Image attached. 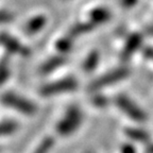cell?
<instances>
[{
	"mask_svg": "<svg viewBox=\"0 0 153 153\" xmlns=\"http://www.w3.org/2000/svg\"><path fill=\"white\" fill-rule=\"evenodd\" d=\"M83 113L78 105H70L55 126V132L62 137H69L76 133L83 122Z\"/></svg>",
	"mask_w": 153,
	"mask_h": 153,
	"instance_id": "6da1fadb",
	"label": "cell"
},
{
	"mask_svg": "<svg viewBox=\"0 0 153 153\" xmlns=\"http://www.w3.org/2000/svg\"><path fill=\"white\" fill-rule=\"evenodd\" d=\"M0 101L3 105L26 116H33L37 113V106L35 103L13 91L2 94L0 97Z\"/></svg>",
	"mask_w": 153,
	"mask_h": 153,
	"instance_id": "7a4b0ae2",
	"label": "cell"
},
{
	"mask_svg": "<svg viewBox=\"0 0 153 153\" xmlns=\"http://www.w3.org/2000/svg\"><path fill=\"white\" fill-rule=\"evenodd\" d=\"M131 71L127 67H119L114 70L106 72V74H102L99 76L98 79L94 80L88 86V91L91 93H97V91H101V89L112 86L113 84H116L118 82H121L129 78Z\"/></svg>",
	"mask_w": 153,
	"mask_h": 153,
	"instance_id": "3957f363",
	"label": "cell"
},
{
	"mask_svg": "<svg viewBox=\"0 0 153 153\" xmlns=\"http://www.w3.org/2000/svg\"><path fill=\"white\" fill-rule=\"evenodd\" d=\"M78 87H79V82L72 76H69V78L56 80L54 82H50L44 85L39 89V95L45 98H49V97H54L65 93L74 91Z\"/></svg>",
	"mask_w": 153,
	"mask_h": 153,
	"instance_id": "277c9868",
	"label": "cell"
},
{
	"mask_svg": "<svg viewBox=\"0 0 153 153\" xmlns=\"http://www.w3.org/2000/svg\"><path fill=\"white\" fill-rule=\"evenodd\" d=\"M115 105L126 116L131 118L136 122H145L147 120V115L131 98L124 95H118L114 99Z\"/></svg>",
	"mask_w": 153,
	"mask_h": 153,
	"instance_id": "5b68a950",
	"label": "cell"
},
{
	"mask_svg": "<svg viewBox=\"0 0 153 153\" xmlns=\"http://www.w3.org/2000/svg\"><path fill=\"white\" fill-rule=\"evenodd\" d=\"M0 45L2 46L7 52L12 53V54H18L22 55V56H28L30 54L29 48L22 45L14 36L4 33V32L0 33Z\"/></svg>",
	"mask_w": 153,
	"mask_h": 153,
	"instance_id": "8992f818",
	"label": "cell"
},
{
	"mask_svg": "<svg viewBox=\"0 0 153 153\" xmlns=\"http://www.w3.org/2000/svg\"><path fill=\"white\" fill-rule=\"evenodd\" d=\"M141 44H143V35L139 33H132L128 37L127 42H126L123 48H122V60L127 61L131 56H133L139 50V48L141 47Z\"/></svg>",
	"mask_w": 153,
	"mask_h": 153,
	"instance_id": "52a82bcc",
	"label": "cell"
},
{
	"mask_svg": "<svg viewBox=\"0 0 153 153\" xmlns=\"http://www.w3.org/2000/svg\"><path fill=\"white\" fill-rule=\"evenodd\" d=\"M46 24H47V16L46 15H36L26 22L24 27L25 32L28 35H34L41 31L42 29L45 28Z\"/></svg>",
	"mask_w": 153,
	"mask_h": 153,
	"instance_id": "ba28073f",
	"label": "cell"
},
{
	"mask_svg": "<svg viewBox=\"0 0 153 153\" xmlns=\"http://www.w3.org/2000/svg\"><path fill=\"white\" fill-rule=\"evenodd\" d=\"M111 17L112 14L106 7H95L89 12V22L96 27L108 22Z\"/></svg>",
	"mask_w": 153,
	"mask_h": 153,
	"instance_id": "9c48e42d",
	"label": "cell"
},
{
	"mask_svg": "<svg viewBox=\"0 0 153 153\" xmlns=\"http://www.w3.org/2000/svg\"><path fill=\"white\" fill-rule=\"evenodd\" d=\"M66 63V59L63 55H55L50 59H48L45 63H43V65L39 68V71L43 74H49L51 72L55 71L56 69L61 68L63 65Z\"/></svg>",
	"mask_w": 153,
	"mask_h": 153,
	"instance_id": "30bf717a",
	"label": "cell"
},
{
	"mask_svg": "<svg viewBox=\"0 0 153 153\" xmlns=\"http://www.w3.org/2000/svg\"><path fill=\"white\" fill-rule=\"evenodd\" d=\"M99 62H100V53L97 50H93L84 59L81 66L82 71L86 72V74L93 72L99 65Z\"/></svg>",
	"mask_w": 153,
	"mask_h": 153,
	"instance_id": "8fae6325",
	"label": "cell"
},
{
	"mask_svg": "<svg viewBox=\"0 0 153 153\" xmlns=\"http://www.w3.org/2000/svg\"><path fill=\"white\" fill-rule=\"evenodd\" d=\"M95 28L93 24L91 22H78V24L74 25V26L70 28L69 30V34L68 35L71 36L72 38L74 37H79V36H82L84 34H87L89 33L91 31H93V29Z\"/></svg>",
	"mask_w": 153,
	"mask_h": 153,
	"instance_id": "7c38bea8",
	"label": "cell"
},
{
	"mask_svg": "<svg viewBox=\"0 0 153 153\" xmlns=\"http://www.w3.org/2000/svg\"><path fill=\"white\" fill-rule=\"evenodd\" d=\"M124 133L130 139L138 143H148L150 139V135L148 132L143 131L141 129H134V128H129L124 130Z\"/></svg>",
	"mask_w": 153,
	"mask_h": 153,
	"instance_id": "4fadbf2b",
	"label": "cell"
},
{
	"mask_svg": "<svg viewBox=\"0 0 153 153\" xmlns=\"http://www.w3.org/2000/svg\"><path fill=\"white\" fill-rule=\"evenodd\" d=\"M72 48H74V38L69 35L62 36L55 42V49L60 52V55L71 52Z\"/></svg>",
	"mask_w": 153,
	"mask_h": 153,
	"instance_id": "5bb4252c",
	"label": "cell"
},
{
	"mask_svg": "<svg viewBox=\"0 0 153 153\" xmlns=\"http://www.w3.org/2000/svg\"><path fill=\"white\" fill-rule=\"evenodd\" d=\"M53 146H54V139L50 136H47L38 143L33 153H49Z\"/></svg>",
	"mask_w": 153,
	"mask_h": 153,
	"instance_id": "9a60e30c",
	"label": "cell"
},
{
	"mask_svg": "<svg viewBox=\"0 0 153 153\" xmlns=\"http://www.w3.org/2000/svg\"><path fill=\"white\" fill-rule=\"evenodd\" d=\"M18 129V124L14 121H2L0 122V136L11 135L15 133Z\"/></svg>",
	"mask_w": 153,
	"mask_h": 153,
	"instance_id": "2e32d148",
	"label": "cell"
},
{
	"mask_svg": "<svg viewBox=\"0 0 153 153\" xmlns=\"http://www.w3.org/2000/svg\"><path fill=\"white\" fill-rule=\"evenodd\" d=\"M11 76V69H10L9 61L7 59H2L0 61V86L7 81Z\"/></svg>",
	"mask_w": 153,
	"mask_h": 153,
	"instance_id": "e0dca14e",
	"label": "cell"
},
{
	"mask_svg": "<svg viewBox=\"0 0 153 153\" xmlns=\"http://www.w3.org/2000/svg\"><path fill=\"white\" fill-rule=\"evenodd\" d=\"M93 104H95L96 106L98 108H104L105 105L108 104V100L105 98L104 96L99 95V94H96L95 96L93 97Z\"/></svg>",
	"mask_w": 153,
	"mask_h": 153,
	"instance_id": "ac0fdd59",
	"label": "cell"
},
{
	"mask_svg": "<svg viewBox=\"0 0 153 153\" xmlns=\"http://www.w3.org/2000/svg\"><path fill=\"white\" fill-rule=\"evenodd\" d=\"M13 19H14V15L11 12H7V11H0V25L11 22H13Z\"/></svg>",
	"mask_w": 153,
	"mask_h": 153,
	"instance_id": "d6986e66",
	"label": "cell"
},
{
	"mask_svg": "<svg viewBox=\"0 0 153 153\" xmlns=\"http://www.w3.org/2000/svg\"><path fill=\"white\" fill-rule=\"evenodd\" d=\"M138 0H121V5L124 7V9H131L134 5L136 4Z\"/></svg>",
	"mask_w": 153,
	"mask_h": 153,
	"instance_id": "ffe728a7",
	"label": "cell"
},
{
	"mask_svg": "<svg viewBox=\"0 0 153 153\" xmlns=\"http://www.w3.org/2000/svg\"><path fill=\"white\" fill-rule=\"evenodd\" d=\"M121 153H136V149L134 148L132 145H123L121 147Z\"/></svg>",
	"mask_w": 153,
	"mask_h": 153,
	"instance_id": "44dd1931",
	"label": "cell"
},
{
	"mask_svg": "<svg viewBox=\"0 0 153 153\" xmlns=\"http://www.w3.org/2000/svg\"><path fill=\"white\" fill-rule=\"evenodd\" d=\"M147 33H148V35L150 36H153V25H151V26H149L148 28H147Z\"/></svg>",
	"mask_w": 153,
	"mask_h": 153,
	"instance_id": "7402d4cb",
	"label": "cell"
},
{
	"mask_svg": "<svg viewBox=\"0 0 153 153\" xmlns=\"http://www.w3.org/2000/svg\"><path fill=\"white\" fill-rule=\"evenodd\" d=\"M147 153H153V145H150V146L147 148Z\"/></svg>",
	"mask_w": 153,
	"mask_h": 153,
	"instance_id": "603a6c76",
	"label": "cell"
},
{
	"mask_svg": "<svg viewBox=\"0 0 153 153\" xmlns=\"http://www.w3.org/2000/svg\"><path fill=\"white\" fill-rule=\"evenodd\" d=\"M85 153H91V152H85Z\"/></svg>",
	"mask_w": 153,
	"mask_h": 153,
	"instance_id": "cb8c5ba5",
	"label": "cell"
}]
</instances>
